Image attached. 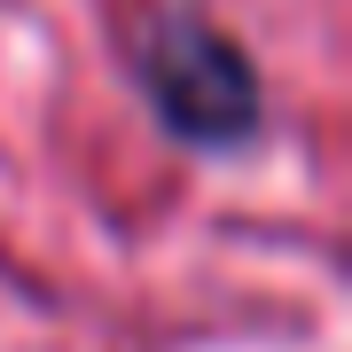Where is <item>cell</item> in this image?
I'll use <instances>...</instances> for the list:
<instances>
[{
	"label": "cell",
	"instance_id": "obj_1",
	"mask_svg": "<svg viewBox=\"0 0 352 352\" xmlns=\"http://www.w3.org/2000/svg\"><path fill=\"white\" fill-rule=\"evenodd\" d=\"M133 71H141V94L149 110L173 126L188 149H235V141L258 133V71L251 55L235 47L227 32H212L204 16H157L133 47Z\"/></svg>",
	"mask_w": 352,
	"mask_h": 352
}]
</instances>
